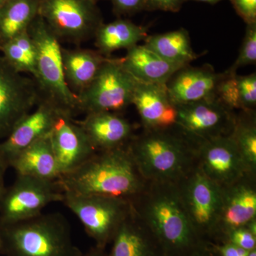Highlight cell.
<instances>
[{"label": "cell", "instance_id": "4", "mask_svg": "<svg viewBox=\"0 0 256 256\" xmlns=\"http://www.w3.org/2000/svg\"><path fill=\"white\" fill-rule=\"evenodd\" d=\"M2 250L8 256H82L68 220L60 214L38 216L0 226Z\"/></svg>", "mask_w": 256, "mask_h": 256}, {"label": "cell", "instance_id": "9", "mask_svg": "<svg viewBox=\"0 0 256 256\" xmlns=\"http://www.w3.org/2000/svg\"><path fill=\"white\" fill-rule=\"evenodd\" d=\"M40 15L60 42L76 44L94 38L104 23L92 0H40Z\"/></svg>", "mask_w": 256, "mask_h": 256}, {"label": "cell", "instance_id": "6", "mask_svg": "<svg viewBox=\"0 0 256 256\" xmlns=\"http://www.w3.org/2000/svg\"><path fill=\"white\" fill-rule=\"evenodd\" d=\"M63 203L78 218L96 246L104 249L112 242L132 210L131 202L121 198L67 192H64Z\"/></svg>", "mask_w": 256, "mask_h": 256}, {"label": "cell", "instance_id": "15", "mask_svg": "<svg viewBox=\"0 0 256 256\" xmlns=\"http://www.w3.org/2000/svg\"><path fill=\"white\" fill-rule=\"evenodd\" d=\"M256 220V175L249 174L224 188L223 203L214 238L223 242L230 232Z\"/></svg>", "mask_w": 256, "mask_h": 256}, {"label": "cell", "instance_id": "28", "mask_svg": "<svg viewBox=\"0 0 256 256\" xmlns=\"http://www.w3.org/2000/svg\"><path fill=\"white\" fill-rule=\"evenodd\" d=\"M232 137L252 172L256 173V122L255 111H242L236 116Z\"/></svg>", "mask_w": 256, "mask_h": 256}, {"label": "cell", "instance_id": "16", "mask_svg": "<svg viewBox=\"0 0 256 256\" xmlns=\"http://www.w3.org/2000/svg\"><path fill=\"white\" fill-rule=\"evenodd\" d=\"M60 114L63 112L52 104L40 100L36 109L16 124L9 136L0 142V158L8 168L22 152L50 134Z\"/></svg>", "mask_w": 256, "mask_h": 256}, {"label": "cell", "instance_id": "35", "mask_svg": "<svg viewBox=\"0 0 256 256\" xmlns=\"http://www.w3.org/2000/svg\"><path fill=\"white\" fill-rule=\"evenodd\" d=\"M186 0H146V11L178 12Z\"/></svg>", "mask_w": 256, "mask_h": 256}, {"label": "cell", "instance_id": "32", "mask_svg": "<svg viewBox=\"0 0 256 256\" xmlns=\"http://www.w3.org/2000/svg\"><path fill=\"white\" fill-rule=\"evenodd\" d=\"M223 242H230L248 252L256 249V235H254L246 227L232 230Z\"/></svg>", "mask_w": 256, "mask_h": 256}, {"label": "cell", "instance_id": "8", "mask_svg": "<svg viewBox=\"0 0 256 256\" xmlns=\"http://www.w3.org/2000/svg\"><path fill=\"white\" fill-rule=\"evenodd\" d=\"M176 184L198 236L204 242H213L222 212L224 188L196 166Z\"/></svg>", "mask_w": 256, "mask_h": 256}, {"label": "cell", "instance_id": "42", "mask_svg": "<svg viewBox=\"0 0 256 256\" xmlns=\"http://www.w3.org/2000/svg\"><path fill=\"white\" fill-rule=\"evenodd\" d=\"M6 1V0H0V8H2V6L4 4L5 2Z\"/></svg>", "mask_w": 256, "mask_h": 256}, {"label": "cell", "instance_id": "31", "mask_svg": "<svg viewBox=\"0 0 256 256\" xmlns=\"http://www.w3.org/2000/svg\"><path fill=\"white\" fill-rule=\"evenodd\" d=\"M242 111H255L256 106V74L238 76Z\"/></svg>", "mask_w": 256, "mask_h": 256}, {"label": "cell", "instance_id": "17", "mask_svg": "<svg viewBox=\"0 0 256 256\" xmlns=\"http://www.w3.org/2000/svg\"><path fill=\"white\" fill-rule=\"evenodd\" d=\"M132 104L140 116L144 130L168 129L176 126V106L166 85L138 82Z\"/></svg>", "mask_w": 256, "mask_h": 256}, {"label": "cell", "instance_id": "14", "mask_svg": "<svg viewBox=\"0 0 256 256\" xmlns=\"http://www.w3.org/2000/svg\"><path fill=\"white\" fill-rule=\"evenodd\" d=\"M50 139L60 178L73 172L97 152L80 124L68 114H60Z\"/></svg>", "mask_w": 256, "mask_h": 256}, {"label": "cell", "instance_id": "2", "mask_svg": "<svg viewBox=\"0 0 256 256\" xmlns=\"http://www.w3.org/2000/svg\"><path fill=\"white\" fill-rule=\"evenodd\" d=\"M64 192L132 202L146 188L128 146L97 152L78 169L58 180Z\"/></svg>", "mask_w": 256, "mask_h": 256}, {"label": "cell", "instance_id": "13", "mask_svg": "<svg viewBox=\"0 0 256 256\" xmlns=\"http://www.w3.org/2000/svg\"><path fill=\"white\" fill-rule=\"evenodd\" d=\"M196 166L222 188L254 174L232 134L197 144Z\"/></svg>", "mask_w": 256, "mask_h": 256}, {"label": "cell", "instance_id": "41", "mask_svg": "<svg viewBox=\"0 0 256 256\" xmlns=\"http://www.w3.org/2000/svg\"><path fill=\"white\" fill-rule=\"evenodd\" d=\"M248 256H256V249L250 250V252H249Z\"/></svg>", "mask_w": 256, "mask_h": 256}, {"label": "cell", "instance_id": "30", "mask_svg": "<svg viewBox=\"0 0 256 256\" xmlns=\"http://www.w3.org/2000/svg\"><path fill=\"white\" fill-rule=\"evenodd\" d=\"M256 62V23L247 24L246 31L240 47L238 58L228 70L237 73V70L239 68L252 65L255 64Z\"/></svg>", "mask_w": 256, "mask_h": 256}, {"label": "cell", "instance_id": "33", "mask_svg": "<svg viewBox=\"0 0 256 256\" xmlns=\"http://www.w3.org/2000/svg\"><path fill=\"white\" fill-rule=\"evenodd\" d=\"M114 14L133 15L146 11V0H111Z\"/></svg>", "mask_w": 256, "mask_h": 256}, {"label": "cell", "instance_id": "11", "mask_svg": "<svg viewBox=\"0 0 256 256\" xmlns=\"http://www.w3.org/2000/svg\"><path fill=\"white\" fill-rule=\"evenodd\" d=\"M40 100L35 80L16 72L0 55V141L9 136Z\"/></svg>", "mask_w": 256, "mask_h": 256}, {"label": "cell", "instance_id": "19", "mask_svg": "<svg viewBox=\"0 0 256 256\" xmlns=\"http://www.w3.org/2000/svg\"><path fill=\"white\" fill-rule=\"evenodd\" d=\"M78 122L96 152L124 148L134 136L130 122L116 112L87 114Z\"/></svg>", "mask_w": 256, "mask_h": 256}, {"label": "cell", "instance_id": "23", "mask_svg": "<svg viewBox=\"0 0 256 256\" xmlns=\"http://www.w3.org/2000/svg\"><path fill=\"white\" fill-rule=\"evenodd\" d=\"M109 58L98 50L62 48L64 75L70 90L77 96L86 88Z\"/></svg>", "mask_w": 256, "mask_h": 256}, {"label": "cell", "instance_id": "27", "mask_svg": "<svg viewBox=\"0 0 256 256\" xmlns=\"http://www.w3.org/2000/svg\"><path fill=\"white\" fill-rule=\"evenodd\" d=\"M5 60L18 73L36 76V50L28 30L0 46Z\"/></svg>", "mask_w": 256, "mask_h": 256}, {"label": "cell", "instance_id": "22", "mask_svg": "<svg viewBox=\"0 0 256 256\" xmlns=\"http://www.w3.org/2000/svg\"><path fill=\"white\" fill-rule=\"evenodd\" d=\"M18 176H32L45 180H58L60 176L50 134L22 152L10 165Z\"/></svg>", "mask_w": 256, "mask_h": 256}, {"label": "cell", "instance_id": "40", "mask_svg": "<svg viewBox=\"0 0 256 256\" xmlns=\"http://www.w3.org/2000/svg\"><path fill=\"white\" fill-rule=\"evenodd\" d=\"M188 1L208 3V4H217V3L223 1V0H186V2Z\"/></svg>", "mask_w": 256, "mask_h": 256}, {"label": "cell", "instance_id": "24", "mask_svg": "<svg viewBox=\"0 0 256 256\" xmlns=\"http://www.w3.org/2000/svg\"><path fill=\"white\" fill-rule=\"evenodd\" d=\"M148 28L139 26L128 20H120L109 24L102 23L95 36L98 52L106 57L120 50H130L146 40Z\"/></svg>", "mask_w": 256, "mask_h": 256}, {"label": "cell", "instance_id": "45", "mask_svg": "<svg viewBox=\"0 0 256 256\" xmlns=\"http://www.w3.org/2000/svg\"><path fill=\"white\" fill-rule=\"evenodd\" d=\"M0 46H1V40H0Z\"/></svg>", "mask_w": 256, "mask_h": 256}, {"label": "cell", "instance_id": "1", "mask_svg": "<svg viewBox=\"0 0 256 256\" xmlns=\"http://www.w3.org/2000/svg\"><path fill=\"white\" fill-rule=\"evenodd\" d=\"M131 204L162 256H190L206 244L188 218L176 183H148Z\"/></svg>", "mask_w": 256, "mask_h": 256}, {"label": "cell", "instance_id": "10", "mask_svg": "<svg viewBox=\"0 0 256 256\" xmlns=\"http://www.w3.org/2000/svg\"><path fill=\"white\" fill-rule=\"evenodd\" d=\"M64 191L58 180L18 176L0 200V226L35 218L55 202H63Z\"/></svg>", "mask_w": 256, "mask_h": 256}, {"label": "cell", "instance_id": "37", "mask_svg": "<svg viewBox=\"0 0 256 256\" xmlns=\"http://www.w3.org/2000/svg\"><path fill=\"white\" fill-rule=\"evenodd\" d=\"M190 256H220L210 242H206Z\"/></svg>", "mask_w": 256, "mask_h": 256}, {"label": "cell", "instance_id": "7", "mask_svg": "<svg viewBox=\"0 0 256 256\" xmlns=\"http://www.w3.org/2000/svg\"><path fill=\"white\" fill-rule=\"evenodd\" d=\"M136 84L122 58L110 57L92 84L77 95L80 114L124 110L132 104Z\"/></svg>", "mask_w": 256, "mask_h": 256}, {"label": "cell", "instance_id": "18", "mask_svg": "<svg viewBox=\"0 0 256 256\" xmlns=\"http://www.w3.org/2000/svg\"><path fill=\"white\" fill-rule=\"evenodd\" d=\"M222 74L216 73L210 66L178 70L166 84L172 100L176 106L216 98L217 86Z\"/></svg>", "mask_w": 256, "mask_h": 256}, {"label": "cell", "instance_id": "38", "mask_svg": "<svg viewBox=\"0 0 256 256\" xmlns=\"http://www.w3.org/2000/svg\"><path fill=\"white\" fill-rule=\"evenodd\" d=\"M9 169L3 160L0 158V200L4 194L6 188L4 186V175L6 170Z\"/></svg>", "mask_w": 256, "mask_h": 256}, {"label": "cell", "instance_id": "44", "mask_svg": "<svg viewBox=\"0 0 256 256\" xmlns=\"http://www.w3.org/2000/svg\"><path fill=\"white\" fill-rule=\"evenodd\" d=\"M92 1L96 2L97 3L98 2L100 1V0H92Z\"/></svg>", "mask_w": 256, "mask_h": 256}, {"label": "cell", "instance_id": "36", "mask_svg": "<svg viewBox=\"0 0 256 256\" xmlns=\"http://www.w3.org/2000/svg\"><path fill=\"white\" fill-rule=\"evenodd\" d=\"M210 244L220 256H248L250 252L248 250L236 246L229 242Z\"/></svg>", "mask_w": 256, "mask_h": 256}, {"label": "cell", "instance_id": "34", "mask_svg": "<svg viewBox=\"0 0 256 256\" xmlns=\"http://www.w3.org/2000/svg\"><path fill=\"white\" fill-rule=\"evenodd\" d=\"M234 9L247 24L256 23V0H230Z\"/></svg>", "mask_w": 256, "mask_h": 256}, {"label": "cell", "instance_id": "39", "mask_svg": "<svg viewBox=\"0 0 256 256\" xmlns=\"http://www.w3.org/2000/svg\"><path fill=\"white\" fill-rule=\"evenodd\" d=\"M86 256H108L106 252V249L101 248L98 246H94L89 250Z\"/></svg>", "mask_w": 256, "mask_h": 256}, {"label": "cell", "instance_id": "5", "mask_svg": "<svg viewBox=\"0 0 256 256\" xmlns=\"http://www.w3.org/2000/svg\"><path fill=\"white\" fill-rule=\"evenodd\" d=\"M36 50V82L41 100L72 117L80 114L77 96L64 75L60 41L38 14L28 28Z\"/></svg>", "mask_w": 256, "mask_h": 256}, {"label": "cell", "instance_id": "21", "mask_svg": "<svg viewBox=\"0 0 256 256\" xmlns=\"http://www.w3.org/2000/svg\"><path fill=\"white\" fill-rule=\"evenodd\" d=\"M108 256H162L156 240L133 210L114 236Z\"/></svg>", "mask_w": 256, "mask_h": 256}, {"label": "cell", "instance_id": "25", "mask_svg": "<svg viewBox=\"0 0 256 256\" xmlns=\"http://www.w3.org/2000/svg\"><path fill=\"white\" fill-rule=\"evenodd\" d=\"M144 42V46L162 58L182 66L190 65L198 57L192 48L190 34L184 28L148 36Z\"/></svg>", "mask_w": 256, "mask_h": 256}, {"label": "cell", "instance_id": "43", "mask_svg": "<svg viewBox=\"0 0 256 256\" xmlns=\"http://www.w3.org/2000/svg\"><path fill=\"white\" fill-rule=\"evenodd\" d=\"M0 252H2V238H1V235H0Z\"/></svg>", "mask_w": 256, "mask_h": 256}, {"label": "cell", "instance_id": "3", "mask_svg": "<svg viewBox=\"0 0 256 256\" xmlns=\"http://www.w3.org/2000/svg\"><path fill=\"white\" fill-rule=\"evenodd\" d=\"M128 148L148 183H178L196 166L197 144L176 126L144 130Z\"/></svg>", "mask_w": 256, "mask_h": 256}, {"label": "cell", "instance_id": "26", "mask_svg": "<svg viewBox=\"0 0 256 256\" xmlns=\"http://www.w3.org/2000/svg\"><path fill=\"white\" fill-rule=\"evenodd\" d=\"M40 6V0H6L0 8L1 45L28 31Z\"/></svg>", "mask_w": 256, "mask_h": 256}, {"label": "cell", "instance_id": "29", "mask_svg": "<svg viewBox=\"0 0 256 256\" xmlns=\"http://www.w3.org/2000/svg\"><path fill=\"white\" fill-rule=\"evenodd\" d=\"M238 76L226 70L222 74L216 88V98L232 110H242L238 88Z\"/></svg>", "mask_w": 256, "mask_h": 256}, {"label": "cell", "instance_id": "20", "mask_svg": "<svg viewBox=\"0 0 256 256\" xmlns=\"http://www.w3.org/2000/svg\"><path fill=\"white\" fill-rule=\"evenodd\" d=\"M124 68L138 82L166 85L182 66L171 63L160 57L144 45L128 50L122 58Z\"/></svg>", "mask_w": 256, "mask_h": 256}, {"label": "cell", "instance_id": "12", "mask_svg": "<svg viewBox=\"0 0 256 256\" xmlns=\"http://www.w3.org/2000/svg\"><path fill=\"white\" fill-rule=\"evenodd\" d=\"M176 126L196 144L230 136L236 121L234 110L216 98L176 106Z\"/></svg>", "mask_w": 256, "mask_h": 256}]
</instances>
